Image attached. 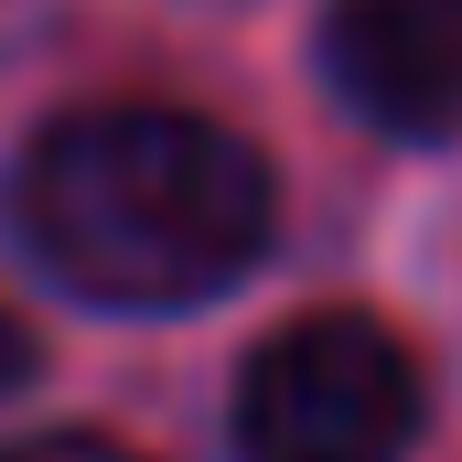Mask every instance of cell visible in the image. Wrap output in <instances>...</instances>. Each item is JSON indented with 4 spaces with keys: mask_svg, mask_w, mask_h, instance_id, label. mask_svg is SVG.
Here are the masks:
<instances>
[{
    "mask_svg": "<svg viewBox=\"0 0 462 462\" xmlns=\"http://www.w3.org/2000/svg\"><path fill=\"white\" fill-rule=\"evenodd\" d=\"M0 462H140V452H118V441H97V430H43V441H11Z\"/></svg>",
    "mask_w": 462,
    "mask_h": 462,
    "instance_id": "4",
    "label": "cell"
},
{
    "mask_svg": "<svg viewBox=\"0 0 462 462\" xmlns=\"http://www.w3.org/2000/svg\"><path fill=\"white\" fill-rule=\"evenodd\" d=\"M269 162L194 108H76L22 162V226L108 312H183L269 247Z\"/></svg>",
    "mask_w": 462,
    "mask_h": 462,
    "instance_id": "1",
    "label": "cell"
},
{
    "mask_svg": "<svg viewBox=\"0 0 462 462\" xmlns=\"http://www.w3.org/2000/svg\"><path fill=\"white\" fill-rule=\"evenodd\" d=\"M323 65L355 118L398 140H441L462 118V0H334Z\"/></svg>",
    "mask_w": 462,
    "mask_h": 462,
    "instance_id": "3",
    "label": "cell"
},
{
    "mask_svg": "<svg viewBox=\"0 0 462 462\" xmlns=\"http://www.w3.org/2000/svg\"><path fill=\"white\" fill-rule=\"evenodd\" d=\"M22 376H32V334L0 312V387H22Z\"/></svg>",
    "mask_w": 462,
    "mask_h": 462,
    "instance_id": "5",
    "label": "cell"
},
{
    "mask_svg": "<svg viewBox=\"0 0 462 462\" xmlns=\"http://www.w3.org/2000/svg\"><path fill=\"white\" fill-rule=\"evenodd\" d=\"M420 430V355L376 312H301L236 376L247 462H398Z\"/></svg>",
    "mask_w": 462,
    "mask_h": 462,
    "instance_id": "2",
    "label": "cell"
}]
</instances>
